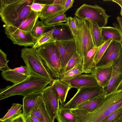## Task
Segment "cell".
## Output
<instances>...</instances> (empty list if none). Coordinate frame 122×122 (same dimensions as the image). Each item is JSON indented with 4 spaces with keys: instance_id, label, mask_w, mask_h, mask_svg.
<instances>
[{
    "instance_id": "30bf717a",
    "label": "cell",
    "mask_w": 122,
    "mask_h": 122,
    "mask_svg": "<svg viewBox=\"0 0 122 122\" xmlns=\"http://www.w3.org/2000/svg\"><path fill=\"white\" fill-rule=\"evenodd\" d=\"M42 92V100L47 111L51 119L54 121L60 105L58 94L51 86H46Z\"/></svg>"
},
{
    "instance_id": "c3c4849f",
    "label": "cell",
    "mask_w": 122,
    "mask_h": 122,
    "mask_svg": "<svg viewBox=\"0 0 122 122\" xmlns=\"http://www.w3.org/2000/svg\"><path fill=\"white\" fill-rule=\"evenodd\" d=\"M120 14L121 15V16H122V9H121V12H120Z\"/></svg>"
},
{
    "instance_id": "f1b7e54d",
    "label": "cell",
    "mask_w": 122,
    "mask_h": 122,
    "mask_svg": "<svg viewBox=\"0 0 122 122\" xmlns=\"http://www.w3.org/2000/svg\"><path fill=\"white\" fill-rule=\"evenodd\" d=\"M23 105L19 103L13 104L10 108L5 116L0 119L1 122H8L21 113L22 111L20 109Z\"/></svg>"
},
{
    "instance_id": "52a82bcc",
    "label": "cell",
    "mask_w": 122,
    "mask_h": 122,
    "mask_svg": "<svg viewBox=\"0 0 122 122\" xmlns=\"http://www.w3.org/2000/svg\"><path fill=\"white\" fill-rule=\"evenodd\" d=\"M74 15L79 19L96 22L100 28L106 26L108 18L110 16L106 14L105 10L99 5L86 4L77 8Z\"/></svg>"
},
{
    "instance_id": "7c38bea8",
    "label": "cell",
    "mask_w": 122,
    "mask_h": 122,
    "mask_svg": "<svg viewBox=\"0 0 122 122\" xmlns=\"http://www.w3.org/2000/svg\"><path fill=\"white\" fill-rule=\"evenodd\" d=\"M122 55V48L120 42L112 41L95 67L113 64Z\"/></svg>"
},
{
    "instance_id": "e575fe53",
    "label": "cell",
    "mask_w": 122,
    "mask_h": 122,
    "mask_svg": "<svg viewBox=\"0 0 122 122\" xmlns=\"http://www.w3.org/2000/svg\"><path fill=\"white\" fill-rule=\"evenodd\" d=\"M122 117V107L110 114L101 122H114Z\"/></svg>"
},
{
    "instance_id": "83f0119b",
    "label": "cell",
    "mask_w": 122,
    "mask_h": 122,
    "mask_svg": "<svg viewBox=\"0 0 122 122\" xmlns=\"http://www.w3.org/2000/svg\"><path fill=\"white\" fill-rule=\"evenodd\" d=\"M82 73H83L82 62L78 64L65 73L58 74V79L64 81H68Z\"/></svg>"
},
{
    "instance_id": "d6986e66",
    "label": "cell",
    "mask_w": 122,
    "mask_h": 122,
    "mask_svg": "<svg viewBox=\"0 0 122 122\" xmlns=\"http://www.w3.org/2000/svg\"><path fill=\"white\" fill-rule=\"evenodd\" d=\"M31 113L38 118L41 122H54L51 119L43 102L42 96L38 100Z\"/></svg>"
},
{
    "instance_id": "5bb4252c",
    "label": "cell",
    "mask_w": 122,
    "mask_h": 122,
    "mask_svg": "<svg viewBox=\"0 0 122 122\" xmlns=\"http://www.w3.org/2000/svg\"><path fill=\"white\" fill-rule=\"evenodd\" d=\"M122 56L113 65L111 78L107 85L103 89V92L105 95L114 92L122 79Z\"/></svg>"
},
{
    "instance_id": "277c9868",
    "label": "cell",
    "mask_w": 122,
    "mask_h": 122,
    "mask_svg": "<svg viewBox=\"0 0 122 122\" xmlns=\"http://www.w3.org/2000/svg\"><path fill=\"white\" fill-rule=\"evenodd\" d=\"M36 51L53 79H58L61 66L59 50L55 42L45 44L38 47Z\"/></svg>"
},
{
    "instance_id": "7dc6e473",
    "label": "cell",
    "mask_w": 122,
    "mask_h": 122,
    "mask_svg": "<svg viewBox=\"0 0 122 122\" xmlns=\"http://www.w3.org/2000/svg\"><path fill=\"white\" fill-rule=\"evenodd\" d=\"M114 122H122V117Z\"/></svg>"
},
{
    "instance_id": "d6a6232c",
    "label": "cell",
    "mask_w": 122,
    "mask_h": 122,
    "mask_svg": "<svg viewBox=\"0 0 122 122\" xmlns=\"http://www.w3.org/2000/svg\"><path fill=\"white\" fill-rule=\"evenodd\" d=\"M82 59L76 52L68 61L66 66L64 73L71 69L76 65L82 62Z\"/></svg>"
},
{
    "instance_id": "2e32d148",
    "label": "cell",
    "mask_w": 122,
    "mask_h": 122,
    "mask_svg": "<svg viewBox=\"0 0 122 122\" xmlns=\"http://www.w3.org/2000/svg\"><path fill=\"white\" fill-rule=\"evenodd\" d=\"M46 30L51 32L56 41L70 40L74 38L72 31L66 23L49 26Z\"/></svg>"
},
{
    "instance_id": "8fae6325",
    "label": "cell",
    "mask_w": 122,
    "mask_h": 122,
    "mask_svg": "<svg viewBox=\"0 0 122 122\" xmlns=\"http://www.w3.org/2000/svg\"><path fill=\"white\" fill-rule=\"evenodd\" d=\"M58 48L60 55L61 66V73H64L68 61L77 52L74 38L70 40L56 41L55 42Z\"/></svg>"
},
{
    "instance_id": "e0dca14e",
    "label": "cell",
    "mask_w": 122,
    "mask_h": 122,
    "mask_svg": "<svg viewBox=\"0 0 122 122\" xmlns=\"http://www.w3.org/2000/svg\"><path fill=\"white\" fill-rule=\"evenodd\" d=\"M64 81L68 83L71 88H75L77 89L82 87L93 86L98 85L95 78L92 73L80 74L70 80Z\"/></svg>"
},
{
    "instance_id": "7bdbcfd3",
    "label": "cell",
    "mask_w": 122,
    "mask_h": 122,
    "mask_svg": "<svg viewBox=\"0 0 122 122\" xmlns=\"http://www.w3.org/2000/svg\"><path fill=\"white\" fill-rule=\"evenodd\" d=\"M116 20L118 23L119 27L122 32V17L118 16L117 17Z\"/></svg>"
},
{
    "instance_id": "9c48e42d",
    "label": "cell",
    "mask_w": 122,
    "mask_h": 122,
    "mask_svg": "<svg viewBox=\"0 0 122 122\" xmlns=\"http://www.w3.org/2000/svg\"><path fill=\"white\" fill-rule=\"evenodd\" d=\"M5 33L7 36L15 44L25 47L32 46L36 38L32 32L24 31L12 26H4Z\"/></svg>"
},
{
    "instance_id": "60d3db41",
    "label": "cell",
    "mask_w": 122,
    "mask_h": 122,
    "mask_svg": "<svg viewBox=\"0 0 122 122\" xmlns=\"http://www.w3.org/2000/svg\"><path fill=\"white\" fill-rule=\"evenodd\" d=\"M74 1V0H66L64 6V9L65 12L72 7Z\"/></svg>"
},
{
    "instance_id": "4fadbf2b",
    "label": "cell",
    "mask_w": 122,
    "mask_h": 122,
    "mask_svg": "<svg viewBox=\"0 0 122 122\" xmlns=\"http://www.w3.org/2000/svg\"><path fill=\"white\" fill-rule=\"evenodd\" d=\"M3 78L13 84L18 83L29 77L31 74L26 66H21L14 69H10L2 72Z\"/></svg>"
},
{
    "instance_id": "bcb514c9",
    "label": "cell",
    "mask_w": 122,
    "mask_h": 122,
    "mask_svg": "<svg viewBox=\"0 0 122 122\" xmlns=\"http://www.w3.org/2000/svg\"><path fill=\"white\" fill-rule=\"evenodd\" d=\"M111 1L118 4L121 7V9H122V0H113Z\"/></svg>"
},
{
    "instance_id": "ffe728a7",
    "label": "cell",
    "mask_w": 122,
    "mask_h": 122,
    "mask_svg": "<svg viewBox=\"0 0 122 122\" xmlns=\"http://www.w3.org/2000/svg\"><path fill=\"white\" fill-rule=\"evenodd\" d=\"M57 92L61 104L64 103L69 90L71 88L68 83L59 79L54 80L51 85Z\"/></svg>"
},
{
    "instance_id": "4dcf8cb0",
    "label": "cell",
    "mask_w": 122,
    "mask_h": 122,
    "mask_svg": "<svg viewBox=\"0 0 122 122\" xmlns=\"http://www.w3.org/2000/svg\"><path fill=\"white\" fill-rule=\"evenodd\" d=\"M67 17L64 13L58 14L50 18L46 19L43 21L44 24L47 26H51L57 24L66 22Z\"/></svg>"
},
{
    "instance_id": "ab89813d",
    "label": "cell",
    "mask_w": 122,
    "mask_h": 122,
    "mask_svg": "<svg viewBox=\"0 0 122 122\" xmlns=\"http://www.w3.org/2000/svg\"><path fill=\"white\" fill-rule=\"evenodd\" d=\"M24 118L25 122H41L38 118L31 113L28 117Z\"/></svg>"
},
{
    "instance_id": "681fc988",
    "label": "cell",
    "mask_w": 122,
    "mask_h": 122,
    "mask_svg": "<svg viewBox=\"0 0 122 122\" xmlns=\"http://www.w3.org/2000/svg\"></svg>"
},
{
    "instance_id": "b9f144b4",
    "label": "cell",
    "mask_w": 122,
    "mask_h": 122,
    "mask_svg": "<svg viewBox=\"0 0 122 122\" xmlns=\"http://www.w3.org/2000/svg\"><path fill=\"white\" fill-rule=\"evenodd\" d=\"M66 0H54L52 4L63 6L64 5Z\"/></svg>"
},
{
    "instance_id": "6da1fadb",
    "label": "cell",
    "mask_w": 122,
    "mask_h": 122,
    "mask_svg": "<svg viewBox=\"0 0 122 122\" xmlns=\"http://www.w3.org/2000/svg\"><path fill=\"white\" fill-rule=\"evenodd\" d=\"M122 107V90L106 95L97 109L88 112L76 108L73 113L76 122H101L111 114Z\"/></svg>"
},
{
    "instance_id": "f35d334b",
    "label": "cell",
    "mask_w": 122,
    "mask_h": 122,
    "mask_svg": "<svg viewBox=\"0 0 122 122\" xmlns=\"http://www.w3.org/2000/svg\"><path fill=\"white\" fill-rule=\"evenodd\" d=\"M8 122H25V121L23 113H21Z\"/></svg>"
},
{
    "instance_id": "ba28073f",
    "label": "cell",
    "mask_w": 122,
    "mask_h": 122,
    "mask_svg": "<svg viewBox=\"0 0 122 122\" xmlns=\"http://www.w3.org/2000/svg\"><path fill=\"white\" fill-rule=\"evenodd\" d=\"M103 88L99 85L84 87L78 89L76 93L66 103L65 107L69 109L76 108L81 104L102 93Z\"/></svg>"
},
{
    "instance_id": "cb8c5ba5",
    "label": "cell",
    "mask_w": 122,
    "mask_h": 122,
    "mask_svg": "<svg viewBox=\"0 0 122 122\" xmlns=\"http://www.w3.org/2000/svg\"><path fill=\"white\" fill-rule=\"evenodd\" d=\"M87 21L94 45L95 47H99L105 42L102 36L101 28L96 22L91 20Z\"/></svg>"
},
{
    "instance_id": "d4e9b609",
    "label": "cell",
    "mask_w": 122,
    "mask_h": 122,
    "mask_svg": "<svg viewBox=\"0 0 122 122\" xmlns=\"http://www.w3.org/2000/svg\"><path fill=\"white\" fill-rule=\"evenodd\" d=\"M105 96L103 92L98 96L81 104L75 108L83 110L88 112H92L98 107Z\"/></svg>"
},
{
    "instance_id": "74e56055",
    "label": "cell",
    "mask_w": 122,
    "mask_h": 122,
    "mask_svg": "<svg viewBox=\"0 0 122 122\" xmlns=\"http://www.w3.org/2000/svg\"><path fill=\"white\" fill-rule=\"evenodd\" d=\"M35 1L30 5V9L33 11L40 13L43 10L47 4L36 2Z\"/></svg>"
},
{
    "instance_id": "836d02e7",
    "label": "cell",
    "mask_w": 122,
    "mask_h": 122,
    "mask_svg": "<svg viewBox=\"0 0 122 122\" xmlns=\"http://www.w3.org/2000/svg\"><path fill=\"white\" fill-rule=\"evenodd\" d=\"M112 41V39H110L105 41L102 45L99 46L95 59L96 65L100 60Z\"/></svg>"
},
{
    "instance_id": "5b68a950",
    "label": "cell",
    "mask_w": 122,
    "mask_h": 122,
    "mask_svg": "<svg viewBox=\"0 0 122 122\" xmlns=\"http://www.w3.org/2000/svg\"><path fill=\"white\" fill-rule=\"evenodd\" d=\"M36 48L25 47L21 51V56L30 74L43 77L48 80L51 86L54 80L41 60Z\"/></svg>"
},
{
    "instance_id": "1f68e13d",
    "label": "cell",
    "mask_w": 122,
    "mask_h": 122,
    "mask_svg": "<svg viewBox=\"0 0 122 122\" xmlns=\"http://www.w3.org/2000/svg\"><path fill=\"white\" fill-rule=\"evenodd\" d=\"M49 27L45 25L43 21L38 20L32 31L33 36L36 38L44 33Z\"/></svg>"
},
{
    "instance_id": "ac0fdd59",
    "label": "cell",
    "mask_w": 122,
    "mask_h": 122,
    "mask_svg": "<svg viewBox=\"0 0 122 122\" xmlns=\"http://www.w3.org/2000/svg\"><path fill=\"white\" fill-rule=\"evenodd\" d=\"M42 96V92L33 93L24 97L23 98V114L24 118L31 114L34 106Z\"/></svg>"
},
{
    "instance_id": "7402d4cb",
    "label": "cell",
    "mask_w": 122,
    "mask_h": 122,
    "mask_svg": "<svg viewBox=\"0 0 122 122\" xmlns=\"http://www.w3.org/2000/svg\"><path fill=\"white\" fill-rule=\"evenodd\" d=\"M99 47H95L87 53L83 60V73H91L92 69L95 67V57Z\"/></svg>"
},
{
    "instance_id": "d590c367",
    "label": "cell",
    "mask_w": 122,
    "mask_h": 122,
    "mask_svg": "<svg viewBox=\"0 0 122 122\" xmlns=\"http://www.w3.org/2000/svg\"><path fill=\"white\" fill-rule=\"evenodd\" d=\"M7 55L2 50L0 49V70L2 72L10 69L8 66Z\"/></svg>"
},
{
    "instance_id": "8d00e7d4",
    "label": "cell",
    "mask_w": 122,
    "mask_h": 122,
    "mask_svg": "<svg viewBox=\"0 0 122 122\" xmlns=\"http://www.w3.org/2000/svg\"><path fill=\"white\" fill-rule=\"evenodd\" d=\"M66 23L71 29L74 36L76 34L78 29L76 17H68Z\"/></svg>"
},
{
    "instance_id": "3957f363",
    "label": "cell",
    "mask_w": 122,
    "mask_h": 122,
    "mask_svg": "<svg viewBox=\"0 0 122 122\" xmlns=\"http://www.w3.org/2000/svg\"><path fill=\"white\" fill-rule=\"evenodd\" d=\"M50 82L46 79L35 75L30 76L23 81L0 89V100L16 95L24 97L42 92Z\"/></svg>"
},
{
    "instance_id": "8992f818",
    "label": "cell",
    "mask_w": 122,
    "mask_h": 122,
    "mask_svg": "<svg viewBox=\"0 0 122 122\" xmlns=\"http://www.w3.org/2000/svg\"><path fill=\"white\" fill-rule=\"evenodd\" d=\"M76 17L78 29L76 34L74 37L77 52L83 60L87 52L95 46L87 21L85 20L79 19Z\"/></svg>"
},
{
    "instance_id": "603a6c76",
    "label": "cell",
    "mask_w": 122,
    "mask_h": 122,
    "mask_svg": "<svg viewBox=\"0 0 122 122\" xmlns=\"http://www.w3.org/2000/svg\"><path fill=\"white\" fill-rule=\"evenodd\" d=\"M39 13L31 10L18 28L24 31L32 32L35 25L39 18Z\"/></svg>"
},
{
    "instance_id": "ee69618b",
    "label": "cell",
    "mask_w": 122,
    "mask_h": 122,
    "mask_svg": "<svg viewBox=\"0 0 122 122\" xmlns=\"http://www.w3.org/2000/svg\"><path fill=\"white\" fill-rule=\"evenodd\" d=\"M113 24V25L115 27V28H117L118 29L121 35L122 39L121 41L120 42L121 44L122 48V32L119 28L118 25L116 23H114Z\"/></svg>"
},
{
    "instance_id": "484cf974",
    "label": "cell",
    "mask_w": 122,
    "mask_h": 122,
    "mask_svg": "<svg viewBox=\"0 0 122 122\" xmlns=\"http://www.w3.org/2000/svg\"><path fill=\"white\" fill-rule=\"evenodd\" d=\"M64 104L59 105L56 117L58 122H76V117L69 109L65 106Z\"/></svg>"
},
{
    "instance_id": "9a60e30c",
    "label": "cell",
    "mask_w": 122,
    "mask_h": 122,
    "mask_svg": "<svg viewBox=\"0 0 122 122\" xmlns=\"http://www.w3.org/2000/svg\"><path fill=\"white\" fill-rule=\"evenodd\" d=\"M113 64L95 67L91 71V73L95 77L98 85L103 89L107 85L111 78Z\"/></svg>"
},
{
    "instance_id": "4316f807",
    "label": "cell",
    "mask_w": 122,
    "mask_h": 122,
    "mask_svg": "<svg viewBox=\"0 0 122 122\" xmlns=\"http://www.w3.org/2000/svg\"><path fill=\"white\" fill-rule=\"evenodd\" d=\"M103 40L105 42L110 39L112 41L120 42L121 36L118 28L111 26L101 28Z\"/></svg>"
},
{
    "instance_id": "f6af8a7d",
    "label": "cell",
    "mask_w": 122,
    "mask_h": 122,
    "mask_svg": "<svg viewBox=\"0 0 122 122\" xmlns=\"http://www.w3.org/2000/svg\"><path fill=\"white\" fill-rule=\"evenodd\" d=\"M122 90V79L119 82L114 92Z\"/></svg>"
},
{
    "instance_id": "44dd1931",
    "label": "cell",
    "mask_w": 122,
    "mask_h": 122,
    "mask_svg": "<svg viewBox=\"0 0 122 122\" xmlns=\"http://www.w3.org/2000/svg\"><path fill=\"white\" fill-rule=\"evenodd\" d=\"M66 12L63 6L52 4H47L43 10L39 13V18L43 21L58 14Z\"/></svg>"
},
{
    "instance_id": "7a4b0ae2",
    "label": "cell",
    "mask_w": 122,
    "mask_h": 122,
    "mask_svg": "<svg viewBox=\"0 0 122 122\" xmlns=\"http://www.w3.org/2000/svg\"><path fill=\"white\" fill-rule=\"evenodd\" d=\"M36 0H0L1 20L7 26L18 28L31 10L30 6Z\"/></svg>"
},
{
    "instance_id": "f546056e",
    "label": "cell",
    "mask_w": 122,
    "mask_h": 122,
    "mask_svg": "<svg viewBox=\"0 0 122 122\" xmlns=\"http://www.w3.org/2000/svg\"><path fill=\"white\" fill-rule=\"evenodd\" d=\"M56 41L51 32L46 30L41 36L36 38V42L32 47L37 49L43 45L55 42Z\"/></svg>"
}]
</instances>
